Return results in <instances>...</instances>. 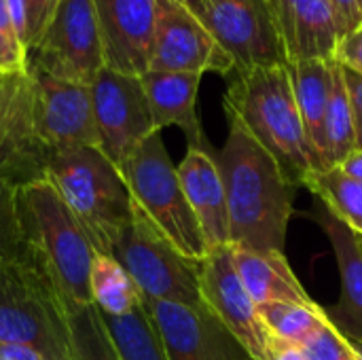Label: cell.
<instances>
[{
	"label": "cell",
	"instance_id": "1",
	"mask_svg": "<svg viewBox=\"0 0 362 360\" xmlns=\"http://www.w3.org/2000/svg\"><path fill=\"white\" fill-rule=\"evenodd\" d=\"M214 159L227 197L229 244L284 252L297 182L238 119H229L227 140Z\"/></svg>",
	"mask_w": 362,
	"mask_h": 360
},
{
	"label": "cell",
	"instance_id": "2",
	"mask_svg": "<svg viewBox=\"0 0 362 360\" xmlns=\"http://www.w3.org/2000/svg\"><path fill=\"white\" fill-rule=\"evenodd\" d=\"M225 112L238 119L295 182L303 185L316 172L288 64L233 72L225 91Z\"/></svg>",
	"mask_w": 362,
	"mask_h": 360
},
{
	"label": "cell",
	"instance_id": "3",
	"mask_svg": "<svg viewBox=\"0 0 362 360\" xmlns=\"http://www.w3.org/2000/svg\"><path fill=\"white\" fill-rule=\"evenodd\" d=\"M0 344L32 348L42 360H74L70 312L25 242L0 261Z\"/></svg>",
	"mask_w": 362,
	"mask_h": 360
},
{
	"label": "cell",
	"instance_id": "4",
	"mask_svg": "<svg viewBox=\"0 0 362 360\" xmlns=\"http://www.w3.org/2000/svg\"><path fill=\"white\" fill-rule=\"evenodd\" d=\"M25 246L53 278L68 312L93 306L91 263L95 250L51 180L38 178L17 191Z\"/></svg>",
	"mask_w": 362,
	"mask_h": 360
},
{
	"label": "cell",
	"instance_id": "5",
	"mask_svg": "<svg viewBox=\"0 0 362 360\" xmlns=\"http://www.w3.org/2000/svg\"><path fill=\"white\" fill-rule=\"evenodd\" d=\"M47 178L57 189L98 255L112 246L134 216V199L121 170L98 149L76 146L55 151Z\"/></svg>",
	"mask_w": 362,
	"mask_h": 360
},
{
	"label": "cell",
	"instance_id": "6",
	"mask_svg": "<svg viewBox=\"0 0 362 360\" xmlns=\"http://www.w3.org/2000/svg\"><path fill=\"white\" fill-rule=\"evenodd\" d=\"M121 174L134 206L146 221L189 261H206L210 248L189 206L176 166L163 144L161 132H153L125 161Z\"/></svg>",
	"mask_w": 362,
	"mask_h": 360
},
{
	"label": "cell",
	"instance_id": "7",
	"mask_svg": "<svg viewBox=\"0 0 362 360\" xmlns=\"http://www.w3.org/2000/svg\"><path fill=\"white\" fill-rule=\"evenodd\" d=\"M110 257L123 265L144 299L202 306L199 263L182 257L136 206Z\"/></svg>",
	"mask_w": 362,
	"mask_h": 360
},
{
	"label": "cell",
	"instance_id": "8",
	"mask_svg": "<svg viewBox=\"0 0 362 360\" xmlns=\"http://www.w3.org/2000/svg\"><path fill=\"white\" fill-rule=\"evenodd\" d=\"M30 68L55 79L91 85L106 68L93 0H62L38 42Z\"/></svg>",
	"mask_w": 362,
	"mask_h": 360
},
{
	"label": "cell",
	"instance_id": "9",
	"mask_svg": "<svg viewBox=\"0 0 362 360\" xmlns=\"http://www.w3.org/2000/svg\"><path fill=\"white\" fill-rule=\"evenodd\" d=\"M91 104L100 151L121 170L155 127L140 76L102 68L91 81Z\"/></svg>",
	"mask_w": 362,
	"mask_h": 360
},
{
	"label": "cell",
	"instance_id": "10",
	"mask_svg": "<svg viewBox=\"0 0 362 360\" xmlns=\"http://www.w3.org/2000/svg\"><path fill=\"white\" fill-rule=\"evenodd\" d=\"M199 291L202 303L225 327L242 352L250 360H267L269 331L235 269L229 244L212 248L206 261L199 263Z\"/></svg>",
	"mask_w": 362,
	"mask_h": 360
},
{
	"label": "cell",
	"instance_id": "11",
	"mask_svg": "<svg viewBox=\"0 0 362 360\" xmlns=\"http://www.w3.org/2000/svg\"><path fill=\"white\" fill-rule=\"evenodd\" d=\"M204 25L231 55L235 72L286 66L269 0H208Z\"/></svg>",
	"mask_w": 362,
	"mask_h": 360
},
{
	"label": "cell",
	"instance_id": "12",
	"mask_svg": "<svg viewBox=\"0 0 362 360\" xmlns=\"http://www.w3.org/2000/svg\"><path fill=\"white\" fill-rule=\"evenodd\" d=\"M51 151L34 129V83L28 72H0V180L23 187L47 176Z\"/></svg>",
	"mask_w": 362,
	"mask_h": 360
},
{
	"label": "cell",
	"instance_id": "13",
	"mask_svg": "<svg viewBox=\"0 0 362 360\" xmlns=\"http://www.w3.org/2000/svg\"><path fill=\"white\" fill-rule=\"evenodd\" d=\"M159 72L233 74L231 55L189 8L174 0H157L151 68Z\"/></svg>",
	"mask_w": 362,
	"mask_h": 360
},
{
	"label": "cell",
	"instance_id": "14",
	"mask_svg": "<svg viewBox=\"0 0 362 360\" xmlns=\"http://www.w3.org/2000/svg\"><path fill=\"white\" fill-rule=\"evenodd\" d=\"M34 83V129L51 151L98 146L91 87L28 68Z\"/></svg>",
	"mask_w": 362,
	"mask_h": 360
},
{
	"label": "cell",
	"instance_id": "15",
	"mask_svg": "<svg viewBox=\"0 0 362 360\" xmlns=\"http://www.w3.org/2000/svg\"><path fill=\"white\" fill-rule=\"evenodd\" d=\"M168 360H242L246 356L214 314L202 306L144 299Z\"/></svg>",
	"mask_w": 362,
	"mask_h": 360
},
{
	"label": "cell",
	"instance_id": "16",
	"mask_svg": "<svg viewBox=\"0 0 362 360\" xmlns=\"http://www.w3.org/2000/svg\"><path fill=\"white\" fill-rule=\"evenodd\" d=\"M93 6L106 68L134 76L148 72L157 0H93Z\"/></svg>",
	"mask_w": 362,
	"mask_h": 360
},
{
	"label": "cell",
	"instance_id": "17",
	"mask_svg": "<svg viewBox=\"0 0 362 360\" xmlns=\"http://www.w3.org/2000/svg\"><path fill=\"white\" fill-rule=\"evenodd\" d=\"M286 64L333 59L344 36L329 0H269Z\"/></svg>",
	"mask_w": 362,
	"mask_h": 360
},
{
	"label": "cell",
	"instance_id": "18",
	"mask_svg": "<svg viewBox=\"0 0 362 360\" xmlns=\"http://www.w3.org/2000/svg\"><path fill=\"white\" fill-rule=\"evenodd\" d=\"M140 81L148 98L155 127L159 132L174 125L185 134L189 149L214 153L197 115V91L202 74L148 70L140 76Z\"/></svg>",
	"mask_w": 362,
	"mask_h": 360
},
{
	"label": "cell",
	"instance_id": "19",
	"mask_svg": "<svg viewBox=\"0 0 362 360\" xmlns=\"http://www.w3.org/2000/svg\"><path fill=\"white\" fill-rule=\"evenodd\" d=\"M316 223L325 231L339 269V301L327 310L329 318L352 339H362V244L339 216H335L325 204L314 214Z\"/></svg>",
	"mask_w": 362,
	"mask_h": 360
},
{
	"label": "cell",
	"instance_id": "20",
	"mask_svg": "<svg viewBox=\"0 0 362 360\" xmlns=\"http://www.w3.org/2000/svg\"><path fill=\"white\" fill-rule=\"evenodd\" d=\"M189 206L199 223L208 248L229 244V214L223 176L214 153L187 149L185 159L176 166Z\"/></svg>",
	"mask_w": 362,
	"mask_h": 360
},
{
	"label": "cell",
	"instance_id": "21",
	"mask_svg": "<svg viewBox=\"0 0 362 360\" xmlns=\"http://www.w3.org/2000/svg\"><path fill=\"white\" fill-rule=\"evenodd\" d=\"M229 246L235 269L259 308L267 303H314L284 252L255 250L235 244Z\"/></svg>",
	"mask_w": 362,
	"mask_h": 360
},
{
	"label": "cell",
	"instance_id": "22",
	"mask_svg": "<svg viewBox=\"0 0 362 360\" xmlns=\"http://www.w3.org/2000/svg\"><path fill=\"white\" fill-rule=\"evenodd\" d=\"M333 59H310L288 64V72L295 87V98L308 134V142L314 153L316 172L329 170L327 159V110L333 87Z\"/></svg>",
	"mask_w": 362,
	"mask_h": 360
},
{
	"label": "cell",
	"instance_id": "23",
	"mask_svg": "<svg viewBox=\"0 0 362 360\" xmlns=\"http://www.w3.org/2000/svg\"><path fill=\"white\" fill-rule=\"evenodd\" d=\"M91 299L104 316H125L142 306V293L110 255H98L91 263Z\"/></svg>",
	"mask_w": 362,
	"mask_h": 360
},
{
	"label": "cell",
	"instance_id": "24",
	"mask_svg": "<svg viewBox=\"0 0 362 360\" xmlns=\"http://www.w3.org/2000/svg\"><path fill=\"white\" fill-rule=\"evenodd\" d=\"M102 318L121 360H168L159 333L144 306H138L125 316L102 314Z\"/></svg>",
	"mask_w": 362,
	"mask_h": 360
},
{
	"label": "cell",
	"instance_id": "25",
	"mask_svg": "<svg viewBox=\"0 0 362 360\" xmlns=\"http://www.w3.org/2000/svg\"><path fill=\"white\" fill-rule=\"evenodd\" d=\"M303 187H308L320 204L339 216L354 233L362 238V182L348 176L339 168L327 172H312Z\"/></svg>",
	"mask_w": 362,
	"mask_h": 360
},
{
	"label": "cell",
	"instance_id": "26",
	"mask_svg": "<svg viewBox=\"0 0 362 360\" xmlns=\"http://www.w3.org/2000/svg\"><path fill=\"white\" fill-rule=\"evenodd\" d=\"M325 134H327V159H329V170H331V168H337L356 151L352 100H350V91L346 85L344 68L337 62L333 66V87H331V98H329Z\"/></svg>",
	"mask_w": 362,
	"mask_h": 360
},
{
	"label": "cell",
	"instance_id": "27",
	"mask_svg": "<svg viewBox=\"0 0 362 360\" xmlns=\"http://www.w3.org/2000/svg\"><path fill=\"white\" fill-rule=\"evenodd\" d=\"M269 335L303 346L325 323L327 308L314 303H267L259 308Z\"/></svg>",
	"mask_w": 362,
	"mask_h": 360
},
{
	"label": "cell",
	"instance_id": "28",
	"mask_svg": "<svg viewBox=\"0 0 362 360\" xmlns=\"http://www.w3.org/2000/svg\"><path fill=\"white\" fill-rule=\"evenodd\" d=\"M74 360H121L95 306L70 312Z\"/></svg>",
	"mask_w": 362,
	"mask_h": 360
},
{
	"label": "cell",
	"instance_id": "29",
	"mask_svg": "<svg viewBox=\"0 0 362 360\" xmlns=\"http://www.w3.org/2000/svg\"><path fill=\"white\" fill-rule=\"evenodd\" d=\"M308 360H358L350 344V337L329 318L320 325V329L301 346Z\"/></svg>",
	"mask_w": 362,
	"mask_h": 360
},
{
	"label": "cell",
	"instance_id": "30",
	"mask_svg": "<svg viewBox=\"0 0 362 360\" xmlns=\"http://www.w3.org/2000/svg\"><path fill=\"white\" fill-rule=\"evenodd\" d=\"M17 191L19 187L0 180V261L19 252L23 246Z\"/></svg>",
	"mask_w": 362,
	"mask_h": 360
},
{
	"label": "cell",
	"instance_id": "31",
	"mask_svg": "<svg viewBox=\"0 0 362 360\" xmlns=\"http://www.w3.org/2000/svg\"><path fill=\"white\" fill-rule=\"evenodd\" d=\"M30 53L21 42L6 0H0V72H28Z\"/></svg>",
	"mask_w": 362,
	"mask_h": 360
},
{
	"label": "cell",
	"instance_id": "32",
	"mask_svg": "<svg viewBox=\"0 0 362 360\" xmlns=\"http://www.w3.org/2000/svg\"><path fill=\"white\" fill-rule=\"evenodd\" d=\"M23 2H25V13H28V36H30L28 51H30L42 36L45 28L49 25L62 0H23Z\"/></svg>",
	"mask_w": 362,
	"mask_h": 360
},
{
	"label": "cell",
	"instance_id": "33",
	"mask_svg": "<svg viewBox=\"0 0 362 360\" xmlns=\"http://www.w3.org/2000/svg\"><path fill=\"white\" fill-rule=\"evenodd\" d=\"M333 62H337L341 68L362 76V25L341 36Z\"/></svg>",
	"mask_w": 362,
	"mask_h": 360
},
{
	"label": "cell",
	"instance_id": "34",
	"mask_svg": "<svg viewBox=\"0 0 362 360\" xmlns=\"http://www.w3.org/2000/svg\"><path fill=\"white\" fill-rule=\"evenodd\" d=\"M346 85L352 100V112H354V132H356V151H362V76L354 74L344 68Z\"/></svg>",
	"mask_w": 362,
	"mask_h": 360
},
{
	"label": "cell",
	"instance_id": "35",
	"mask_svg": "<svg viewBox=\"0 0 362 360\" xmlns=\"http://www.w3.org/2000/svg\"><path fill=\"white\" fill-rule=\"evenodd\" d=\"M329 4L333 6V11H335V15L339 19V25H341V32L344 34H348L354 28L362 25L361 0H329Z\"/></svg>",
	"mask_w": 362,
	"mask_h": 360
},
{
	"label": "cell",
	"instance_id": "36",
	"mask_svg": "<svg viewBox=\"0 0 362 360\" xmlns=\"http://www.w3.org/2000/svg\"><path fill=\"white\" fill-rule=\"evenodd\" d=\"M267 360H308L301 346L278 339L269 335V346H267Z\"/></svg>",
	"mask_w": 362,
	"mask_h": 360
},
{
	"label": "cell",
	"instance_id": "37",
	"mask_svg": "<svg viewBox=\"0 0 362 360\" xmlns=\"http://www.w3.org/2000/svg\"><path fill=\"white\" fill-rule=\"evenodd\" d=\"M6 6H8V13L13 17V23H15V30L21 38V42L25 45L28 49V13H25V2L23 0H6ZM30 53V51H28Z\"/></svg>",
	"mask_w": 362,
	"mask_h": 360
},
{
	"label": "cell",
	"instance_id": "38",
	"mask_svg": "<svg viewBox=\"0 0 362 360\" xmlns=\"http://www.w3.org/2000/svg\"><path fill=\"white\" fill-rule=\"evenodd\" d=\"M0 360H42L32 348L17 344H0Z\"/></svg>",
	"mask_w": 362,
	"mask_h": 360
},
{
	"label": "cell",
	"instance_id": "39",
	"mask_svg": "<svg viewBox=\"0 0 362 360\" xmlns=\"http://www.w3.org/2000/svg\"><path fill=\"white\" fill-rule=\"evenodd\" d=\"M341 172H346L348 176H352V178H356V180H361L362 182V151H354L346 161H341L339 166H337Z\"/></svg>",
	"mask_w": 362,
	"mask_h": 360
},
{
	"label": "cell",
	"instance_id": "40",
	"mask_svg": "<svg viewBox=\"0 0 362 360\" xmlns=\"http://www.w3.org/2000/svg\"><path fill=\"white\" fill-rule=\"evenodd\" d=\"M174 2H178V4H182L185 8H189L197 19H202L204 21V17H206V6H208V0H174Z\"/></svg>",
	"mask_w": 362,
	"mask_h": 360
},
{
	"label": "cell",
	"instance_id": "41",
	"mask_svg": "<svg viewBox=\"0 0 362 360\" xmlns=\"http://www.w3.org/2000/svg\"><path fill=\"white\" fill-rule=\"evenodd\" d=\"M350 344H352V348H354V352H356V359L362 360V339H352V337H350Z\"/></svg>",
	"mask_w": 362,
	"mask_h": 360
},
{
	"label": "cell",
	"instance_id": "42",
	"mask_svg": "<svg viewBox=\"0 0 362 360\" xmlns=\"http://www.w3.org/2000/svg\"><path fill=\"white\" fill-rule=\"evenodd\" d=\"M361 244H362V238H361Z\"/></svg>",
	"mask_w": 362,
	"mask_h": 360
},
{
	"label": "cell",
	"instance_id": "43",
	"mask_svg": "<svg viewBox=\"0 0 362 360\" xmlns=\"http://www.w3.org/2000/svg\"><path fill=\"white\" fill-rule=\"evenodd\" d=\"M361 2H362V0H361Z\"/></svg>",
	"mask_w": 362,
	"mask_h": 360
}]
</instances>
